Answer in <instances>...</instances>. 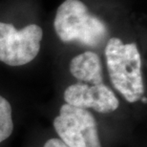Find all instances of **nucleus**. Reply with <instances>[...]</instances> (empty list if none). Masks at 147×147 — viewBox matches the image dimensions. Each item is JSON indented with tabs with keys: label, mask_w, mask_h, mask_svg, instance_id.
Instances as JSON below:
<instances>
[{
	"label": "nucleus",
	"mask_w": 147,
	"mask_h": 147,
	"mask_svg": "<svg viewBox=\"0 0 147 147\" xmlns=\"http://www.w3.org/2000/svg\"><path fill=\"white\" fill-rule=\"evenodd\" d=\"M106 65L111 83L128 102H136L144 94L142 57L136 43L124 44L110 38L105 48Z\"/></svg>",
	"instance_id": "1"
},
{
	"label": "nucleus",
	"mask_w": 147,
	"mask_h": 147,
	"mask_svg": "<svg viewBox=\"0 0 147 147\" xmlns=\"http://www.w3.org/2000/svg\"><path fill=\"white\" fill-rule=\"evenodd\" d=\"M55 31L63 42H78L98 47L108 36V29L80 0H65L58 7L54 21Z\"/></svg>",
	"instance_id": "2"
},
{
	"label": "nucleus",
	"mask_w": 147,
	"mask_h": 147,
	"mask_svg": "<svg viewBox=\"0 0 147 147\" xmlns=\"http://www.w3.org/2000/svg\"><path fill=\"white\" fill-rule=\"evenodd\" d=\"M43 31L36 24L16 30L11 24L0 22V61L10 66L25 65L36 57Z\"/></svg>",
	"instance_id": "3"
},
{
	"label": "nucleus",
	"mask_w": 147,
	"mask_h": 147,
	"mask_svg": "<svg viewBox=\"0 0 147 147\" xmlns=\"http://www.w3.org/2000/svg\"><path fill=\"white\" fill-rule=\"evenodd\" d=\"M54 127L68 147H101L96 121L86 109L62 105Z\"/></svg>",
	"instance_id": "4"
},
{
	"label": "nucleus",
	"mask_w": 147,
	"mask_h": 147,
	"mask_svg": "<svg viewBox=\"0 0 147 147\" xmlns=\"http://www.w3.org/2000/svg\"><path fill=\"white\" fill-rule=\"evenodd\" d=\"M66 103L72 106L87 109L92 108L101 114H107L117 109L119 99L106 85H87L76 83L69 86L64 92Z\"/></svg>",
	"instance_id": "5"
},
{
	"label": "nucleus",
	"mask_w": 147,
	"mask_h": 147,
	"mask_svg": "<svg viewBox=\"0 0 147 147\" xmlns=\"http://www.w3.org/2000/svg\"><path fill=\"white\" fill-rule=\"evenodd\" d=\"M70 72L79 81L92 85L102 84L103 82L100 59L94 52L88 51L74 57L70 63Z\"/></svg>",
	"instance_id": "6"
},
{
	"label": "nucleus",
	"mask_w": 147,
	"mask_h": 147,
	"mask_svg": "<svg viewBox=\"0 0 147 147\" xmlns=\"http://www.w3.org/2000/svg\"><path fill=\"white\" fill-rule=\"evenodd\" d=\"M13 129L11 106L7 99L0 96V142H4L11 136Z\"/></svg>",
	"instance_id": "7"
},
{
	"label": "nucleus",
	"mask_w": 147,
	"mask_h": 147,
	"mask_svg": "<svg viewBox=\"0 0 147 147\" xmlns=\"http://www.w3.org/2000/svg\"><path fill=\"white\" fill-rule=\"evenodd\" d=\"M43 147H68L61 140L57 139H51L47 140Z\"/></svg>",
	"instance_id": "8"
}]
</instances>
